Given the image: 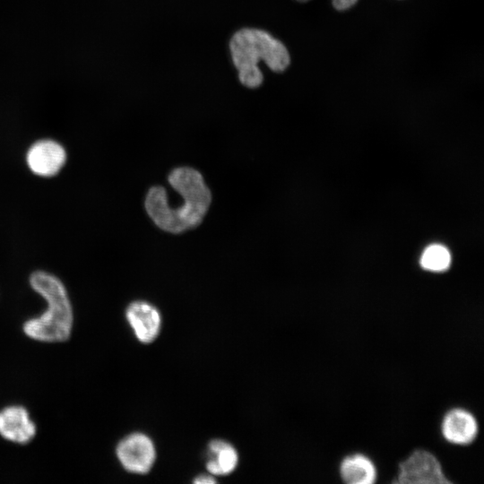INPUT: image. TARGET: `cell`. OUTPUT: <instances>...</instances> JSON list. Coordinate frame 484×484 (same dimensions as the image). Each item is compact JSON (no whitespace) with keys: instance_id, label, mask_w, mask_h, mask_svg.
<instances>
[{"instance_id":"52a82bcc","label":"cell","mask_w":484,"mask_h":484,"mask_svg":"<svg viewBox=\"0 0 484 484\" xmlns=\"http://www.w3.org/2000/svg\"><path fill=\"white\" fill-rule=\"evenodd\" d=\"M37 432L28 411L20 405H11L0 411V436L12 443L26 445Z\"/></svg>"},{"instance_id":"3957f363","label":"cell","mask_w":484,"mask_h":484,"mask_svg":"<svg viewBox=\"0 0 484 484\" xmlns=\"http://www.w3.org/2000/svg\"><path fill=\"white\" fill-rule=\"evenodd\" d=\"M171 186L183 197V203L171 211L155 210L148 215L161 229L177 234L198 226L212 201L202 174L193 168L174 169L168 177Z\"/></svg>"},{"instance_id":"30bf717a","label":"cell","mask_w":484,"mask_h":484,"mask_svg":"<svg viewBox=\"0 0 484 484\" xmlns=\"http://www.w3.org/2000/svg\"><path fill=\"white\" fill-rule=\"evenodd\" d=\"M340 475L347 484H373L377 479V470L373 461L362 454L344 457L340 463Z\"/></svg>"},{"instance_id":"9c48e42d","label":"cell","mask_w":484,"mask_h":484,"mask_svg":"<svg viewBox=\"0 0 484 484\" xmlns=\"http://www.w3.org/2000/svg\"><path fill=\"white\" fill-rule=\"evenodd\" d=\"M126 319L136 338L144 343L152 341L160 330V315L155 307L138 300L131 303L125 311Z\"/></svg>"},{"instance_id":"5b68a950","label":"cell","mask_w":484,"mask_h":484,"mask_svg":"<svg viewBox=\"0 0 484 484\" xmlns=\"http://www.w3.org/2000/svg\"><path fill=\"white\" fill-rule=\"evenodd\" d=\"M116 454L125 470L138 474L148 472L156 456L152 441L142 433L130 434L123 438L116 448Z\"/></svg>"},{"instance_id":"6da1fadb","label":"cell","mask_w":484,"mask_h":484,"mask_svg":"<svg viewBox=\"0 0 484 484\" xmlns=\"http://www.w3.org/2000/svg\"><path fill=\"white\" fill-rule=\"evenodd\" d=\"M229 51L240 82L250 89L263 83L264 76L258 66L260 60L275 73L286 70L290 62L284 44L256 28H243L235 32L229 41Z\"/></svg>"},{"instance_id":"9a60e30c","label":"cell","mask_w":484,"mask_h":484,"mask_svg":"<svg viewBox=\"0 0 484 484\" xmlns=\"http://www.w3.org/2000/svg\"><path fill=\"white\" fill-rule=\"evenodd\" d=\"M298 1L305 2V1H307V0H298Z\"/></svg>"},{"instance_id":"7a4b0ae2","label":"cell","mask_w":484,"mask_h":484,"mask_svg":"<svg viewBox=\"0 0 484 484\" xmlns=\"http://www.w3.org/2000/svg\"><path fill=\"white\" fill-rule=\"evenodd\" d=\"M30 284L46 300L48 307L40 315L23 324L24 333L43 342H61L69 339L73 314L62 281L51 273L37 271L30 275Z\"/></svg>"},{"instance_id":"4fadbf2b","label":"cell","mask_w":484,"mask_h":484,"mask_svg":"<svg viewBox=\"0 0 484 484\" xmlns=\"http://www.w3.org/2000/svg\"><path fill=\"white\" fill-rule=\"evenodd\" d=\"M358 0H333L334 7L338 10H346L357 3Z\"/></svg>"},{"instance_id":"7c38bea8","label":"cell","mask_w":484,"mask_h":484,"mask_svg":"<svg viewBox=\"0 0 484 484\" xmlns=\"http://www.w3.org/2000/svg\"><path fill=\"white\" fill-rule=\"evenodd\" d=\"M451 263V255L446 247L434 244L428 246L420 258L421 266L428 271L442 272L446 270Z\"/></svg>"},{"instance_id":"5bb4252c","label":"cell","mask_w":484,"mask_h":484,"mask_svg":"<svg viewBox=\"0 0 484 484\" xmlns=\"http://www.w3.org/2000/svg\"><path fill=\"white\" fill-rule=\"evenodd\" d=\"M194 482L197 483V484L214 483L215 480L211 476L201 475V476H198L197 478H195Z\"/></svg>"},{"instance_id":"8992f818","label":"cell","mask_w":484,"mask_h":484,"mask_svg":"<svg viewBox=\"0 0 484 484\" xmlns=\"http://www.w3.org/2000/svg\"><path fill=\"white\" fill-rule=\"evenodd\" d=\"M66 160V152L57 142L43 139L34 143L27 151L29 169L36 175L52 177L57 174Z\"/></svg>"},{"instance_id":"ba28073f","label":"cell","mask_w":484,"mask_h":484,"mask_svg":"<svg viewBox=\"0 0 484 484\" xmlns=\"http://www.w3.org/2000/svg\"><path fill=\"white\" fill-rule=\"evenodd\" d=\"M479 426L476 418L469 411L454 408L447 411L441 423L443 437L457 445L471 444L477 437Z\"/></svg>"},{"instance_id":"277c9868","label":"cell","mask_w":484,"mask_h":484,"mask_svg":"<svg viewBox=\"0 0 484 484\" xmlns=\"http://www.w3.org/2000/svg\"><path fill=\"white\" fill-rule=\"evenodd\" d=\"M393 483L397 484H450L441 462L426 449H416L398 465Z\"/></svg>"},{"instance_id":"8fae6325","label":"cell","mask_w":484,"mask_h":484,"mask_svg":"<svg viewBox=\"0 0 484 484\" xmlns=\"http://www.w3.org/2000/svg\"><path fill=\"white\" fill-rule=\"evenodd\" d=\"M238 457L236 449L223 440H212L208 446L207 470L214 475L224 476L232 472Z\"/></svg>"}]
</instances>
